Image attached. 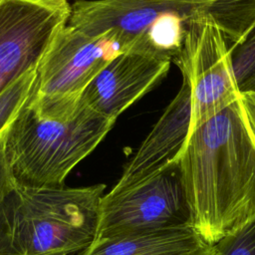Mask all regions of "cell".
<instances>
[{
	"instance_id": "3957f363",
	"label": "cell",
	"mask_w": 255,
	"mask_h": 255,
	"mask_svg": "<svg viewBox=\"0 0 255 255\" xmlns=\"http://www.w3.org/2000/svg\"><path fill=\"white\" fill-rule=\"evenodd\" d=\"M115 123L81 103L66 122L46 120L26 102L6 132L5 150L15 180L36 186L64 185L71 170Z\"/></svg>"
},
{
	"instance_id": "ba28073f",
	"label": "cell",
	"mask_w": 255,
	"mask_h": 255,
	"mask_svg": "<svg viewBox=\"0 0 255 255\" xmlns=\"http://www.w3.org/2000/svg\"><path fill=\"white\" fill-rule=\"evenodd\" d=\"M170 64L169 59L151 53L125 51L94 78L80 103L116 122L123 112L165 78Z\"/></svg>"
},
{
	"instance_id": "6da1fadb",
	"label": "cell",
	"mask_w": 255,
	"mask_h": 255,
	"mask_svg": "<svg viewBox=\"0 0 255 255\" xmlns=\"http://www.w3.org/2000/svg\"><path fill=\"white\" fill-rule=\"evenodd\" d=\"M190 226L213 246L255 212V124L242 96L193 128L173 159Z\"/></svg>"
},
{
	"instance_id": "9a60e30c",
	"label": "cell",
	"mask_w": 255,
	"mask_h": 255,
	"mask_svg": "<svg viewBox=\"0 0 255 255\" xmlns=\"http://www.w3.org/2000/svg\"><path fill=\"white\" fill-rule=\"evenodd\" d=\"M8 129V128H7ZM7 129L0 135V204L9 191V189L15 183V178L11 171L6 150H5V140Z\"/></svg>"
},
{
	"instance_id": "277c9868",
	"label": "cell",
	"mask_w": 255,
	"mask_h": 255,
	"mask_svg": "<svg viewBox=\"0 0 255 255\" xmlns=\"http://www.w3.org/2000/svg\"><path fill=\"white\" fill-rule=\"evenodd\" d=\"M125 52L106 34L93 37L65 25L51 43L38 71L28 104L43 119L66 122L101 70Z\"/></svg>"
},
{
	"instance_id": "e0dca14e",
	"label": "cell",
	"mask_w": 255,
	"mask_h": 255,
	"mask_svg": "<svg viewBox=\"0 0 255 255\" xmlns=\"http://www.w3.org/2000/svg\"><path fill=\"white\" fill-rule=\"evenodd\" d=\"M194 255H215V251H214L213 246H211L208 249H206V250H204L202 252H199L197 254H194Z\"/></svg>"
},
{
	"instance_id": "8fae6325",
	"label": "cell",
	"mask_w": 255,
	"mask_h": 255,
	"mask_svg": "<svg viewBox=\"0 0 255 255\" xmlns=\"http://www.w3.org/2000/svg\"><path fill=\"white\" fill-rule=\"evenodd\" d=\"M184 18L194 10L209 14L230 48L239 45L255 23V0H163Z\"/></svg>"
},
{
	"instance_id": "2e32d148",
	"label": "cell",
	"mask_w": 255,
	"mask_h": 255,
	"mask_svg": "<svg viewBox=\"0 0 255 255\" xmlns=\"http://www.w3.org/2000/svg\"><path fill=\"white\" fill-rule=\"evenodd\" d=\"M246 110L255 124V92H241Z\"/></svg>"
},
{
	"instance_id": "4fadbf2b",
	"label": "cell",
	"mask_w": 255,
	"mask_h": 255,
	"mask_svg": "<svg viewBox=\"0 0 255 255\" xmlns=\"http://www.w3.org/2000/svg\"><path fill=\"white\" fill-rule=\"evenodd\" d=\"M231 51L240 92H255V23L243 41Z\"/></svg>"
},
{
	"instance_id": "7c38bea8",
	"label": "cell",
	"mask_w": 255,
	"mask_h": 255,
	"mask_svg": "<svg viewBox=\"0 0 255 255\" xmlns=\"http://www.w3.org/2000/svg\"><path fill=\"white\" fill-rule=\"evenodd\" d=\"M37 71L27 73L0 95V135L9 128L28 101L35 86Z\"/></svg>"
},
{
	"instance_id": "9c48e42d",
	"label": "cell",
	"mask_w": 255,
	"mask_h": 255,
	"mask_svg": "<svg viewBox=\"0 0 255 255\" xmlns=\"http://www.w3.org/2000/svg\"><path fill=\"white\" fill-rule=\"evenodd\" d=\"M190 94L182 82L179 91L126 165L111 189L120 191L157 171L175 158L190 131Z\"/></svg>"
},
{
	"instance_id": "5b68a950",
	"label": "cell",
	"mask_w": 255,
	"mask_h": 255,
	"mask_svg": "<svg viewBox=\"0 0 255 255\" xmlns=\"http://www.w3.org/2000/svg\"><path fill=\"white\" fill-rule=\"evenodd\" d=\"M185 33L172 59L190 94V131L240 97L232 51L215 20L194 10L184 18ZM189 131V132H190Z\"/></svg>"
},
{
	"instance_id": "52a82bcc",
	"label": "cell",
	"mask_w": 255,
	"mask_h": 255,
	"mask_svg": "<svg viewBox=\"0 0 255 255\" xmlns=\"http://www.w3.org/2000/svg\"><path fill=\"white\" fill-rule=\"evenodd\" d=\"M70 13L67 0H0V95L38 70Z\"/></svg>"
},
{
	"instance_id": "8992f818",
	"label": "cell",
	"mask_w": 255,
	"mask_h": 255,
	"mask_svg": "<svg viewBox=\"0 0 255 255\" xmlns=\"http://www.w3.org/2000/svg\"><path fill=\"white\" fill-rule=\"evenodd\" d=\"M190 226V212L174 160L120 191L104 194L97 238Z\"/></svg>"
},
{
	"instance_id": "30bf717a",
	"label": "cell",
	"mask_w": 255,
	"mask_h": 255,
	"mask_svg": "<svg viewBox=\"0 0 255 255\" xmlns=\"http://www.w3.org/2000/svg\"><path fill=\"white\" fill-rule=\"evenodd\" d=\"M211 247L191 226L96 239L77 255H194Z\"/></svg>"
},
{
	"instance_id": "5bb4252c",
	"label": "cell",
	"mask_w": 255,
	"mask_h": 255,
	"mask_svg": "<svg viewBox=\"0 0 255 255\" xmlns=\"http://www.w3.org/2000/svg\"><path fill=\"white\" fill-rule=\"evenodd\" d=\"M215 255H255V212L213 245Z\"/></svg>"
},
{
	"instance_id": "7a4b0ae2",
	"label": "cell",
	"mask_w": 255,
	"mask_h": 255,
	"mask_svg": "<svg viewBox=\"0 0 255 255\" xmlns=\"http://www.w3.org/2000/svg\"><path fill=\"white\" fill-rule=\"evenodd\" d=\"M106 185L15 181L0 204V255H77L97 238Z\"/></svg>"
}]
</instances>
